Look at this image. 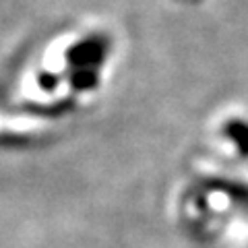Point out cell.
<instances>
[{"label": "cell", "instance_id": "obj_1", "mask_svg": "<svg viewBox=\"0 0 248 248\" xmlns=\"http://www.w3.org/2000/svg\"><path fill=\"white\" fill-rule=\"evenodd\" d=\"M223 135L236 145V149L242 157H248V122L230 120L226 126H223Z\"/></svg>", "mask_w": 248, "mask_h": 248}]
</instances>
